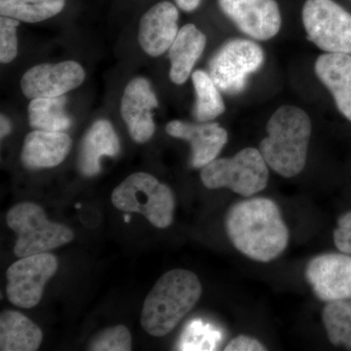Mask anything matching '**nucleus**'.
<instances>
[{"label":"nucleus","mask_w":351,"mask_h":351,"mask_svg":"<svg viewBox=\"0 0 351 351\" xmlns=\"http://www.w3.org/2000/svg\"><path fill=\"white\" fill-rule=\"evenodd\" d=\"M226 228L233 246L257 262L276 260L288 246L287 226L279 207L269 198L235 203L226 215Z\"/></svg>","instance_id":"obj_1"},{"label":"nucleus","mask_w":351,"mask_h":351,"mask_svg":"<svg viewBox=\"0 0 351 351\" xmlns=\"http://www.w3.org/2000/svg\"><path fill=\"white\" fill-rule=\"evenodd\" d=\"M202 294L198 277L188 269H172L154 284L145 298L141 324L151 336L169 334L193 311Z\"/></svg>","instance_id":"obj_2"},{"label":"nucleus","mask_w":351,"mask_h":351,"mask_svg":"<svg viewBox=\"0 0 351 351\" xmlns=\"http://www.w3.org/2000/svg\"><path fill=\"white\" fill-rule=\"evenodd\" d=\"M267 132L260 152L269 167L284 178L299 175L306 167L311 135L307 113L294 106H282L270 117Z\"/></svg>","instance_id":"obj_3"},{"label":"nucleus","mask_w":351,"mask_h":351,"mask_svg":"<svg viewBox=\"0 0 351 351\" xmlns=\"http://www.w3.org/2000/svg\"><path fill=\"white\" fill-rule=\"evenodd\" d=\"M112 202L120 211L138 213L157 228H166L174 219L172 189L147 173H134L112 191Z\"/></svg>","instance_id":"obj_4"},{"label":"nucleus","mask_w":351,"mask_h":351,"mask_svg":"<svg viewBox=\"0 0 351 351\" xmlns=\"http://www.w3.org/2000/svg\"><path fill=\"white\" fill-rule=\"evenodd\" d=\"M6 223L17 233L14 254L18 258L47 253L75 239L71 228L50 221L43 207L36 203L22 202L11 208Z\"/></svg>","instance_id":"obj_5"},{"label":"nucleus","mask_w":351,"mask_h":351,"mask_svg":"<svg viewBox=\"0 0 351 351\" xmlns=\"http://www.w3.org/2000/svg\"><path fill=\"white\" fill-rule=\"evenodd\" d=\"M201 181L207 189H230L250 197L269 182V165L260 149L247 147L230 158L215 159L201 170Z\"/></svg>","instance_id":"obj_6"},{"label":"nucleus","mask_w":351,"mask_h":351,"mask_svg":"<svg viewBox=\"0 0 351 351\" xmlns=\"http://www.w3.org/2000/svg\"><path fill=\"white\" fill-rule=\"evenodd\" d=\"M265 62V53L250 39L235 38L223 44L210 61L209 75L221 92L239 95L246 88L248 77Z\"/></svg>","instance_id":"obj_7"},{"label":"nucleus","mask_w":351,"mask_h":351,"mask_svg":"<svg viewBox=\"0 0 351 351\" xmlns=\"http://www.w3.org/2000/svg\"><path fill=\"white\" fill-rule=\"evenodd\" d=\"M302 23L307 38L326 53L351 54V14L332 0H306Z\"/></svg>","instance_id":"obj_8"},{"label":"nucleus","mask_w":351,"mask_h":351,"mask_svg":"<svg viewBox=\"0 0 351 351\" xmlns=\"http://www.w3.org/2000/svg\"><path fill=\"white\" fill-rule=\"evenodd\" d=\"M58 265L57 258L48 252L20 258L12 263L6 271V294L11 304L22 308L38 306Z\"/></svg>","instance_id":"obj_9"},{"label":"nucleus","mask_w":351,"mask_h":351,"mask_svg":"<svg viewBox=\"0 0 351 351\" xmlns=\"http://www.w3.org/2000/svg\"><path fill=\"white\" fill-rule=\"evenodd\" d=\"M306 278L321 301L351 300V255L328 253L316 256L307 263Z\"/></svg>","instance_id":"obj_10"},{"label":"nucleus","mask_w":351,"mask_h":351,"mask_svg":"<svg viewBox=\"0 0 351 351\" xmlns=\"http://www.w3.org/2000/svg\"><path fill=\"white\" fill-rule=\"evenodd\" d=\"M219 5L240 31L256 40H269L280 31L282 18L276 0H219Z\"/></svg>","instance_id":"obj_11"},{"label":"nucleus","mask_w":351,"mask_h":351,"mask_svg":"<svg viewBox=\"0 0 351 351\" xmlns=\"http://www.w3.org/2000/svg\"><path fill=\"white\" fill-rule=\"evenodd\" d=\"M84 69L73 61L41 64L23 75L21 89L29 99L64 96L84 82Z\"/></svg>","instance_id":"obj_12"},{"label":"nucleus","mask_w":351,"mask_h":351,"mask_svg":"<svg viewBox=\"0 0 351 351\" xmlns=\"http://www.w3.org/2000/svg\"><path fill=\"white\" fill-rule=\"evenodd\" d=\"M158 101L151 83L145 78H134L127 85L121 99L120 112L132 138L138 144L147 143L154 136L156 124L154 110Z\"/></svg>","instance_id":"obj_13"},{"label":"nucleus","mask_w":351,"mask_h":351,"mask_svg":"<svg viewBox=\"0 0 351 351\" xmlns=\"http://www.w3.org/2000/svg\"><path fill=\"white\" fill-rule=\"evenodd\" d=\"M166 132L171 137L188 141L191 166L201 169L217 158L228 140L226 129L215 122L195 124L174 120L167 124Z\"/></svg>","instance_id":"obj_14"},{"label":"nucleus","mask_w":351,"mask_h":351,"mask_svg":"<svg viewBox=\"0 0 351 351\" xmlns=\"http://www.w3.org/2000/svg\"><path fill=\"white\" fill-rule=\"evenodd\" d=\"M179 11L169 1L159 2L143 16L138 27V43L152 57L170 49L179 32Z\"/></svg>","instance_id":"obj_15"},{"label":"nucleus","mask_w":351,"mask_h":351,"mask_svg":"<svg viewBox=\"0 0 351 351\" xmlns=\"http://www.w3.org/2000/svg\"><path fill=\"white\" fill-rule=\"evenodd\" d=\"M73 141L64 132L34 130L25 138L21 160L27 169L60 165L71 152Z\"/></svg>","instance_id":"obj_16"},{"label":"nucleus","mask_w":351,"mask_h":351,"mask_svg":"<svg viewBox=\"0 0 351 351\" xmlns=\"http://www.w3.org/2000/svg\"><path fill=\"white\" fill-rule=\"evenodd\" d=\"M315 73L331 92L339 112L351 122V54L321 55L315 63Z\"/></svg>","instance_id":"obj_17"},{"label":"nucleus","mask_w":351,"mask_h":351,"mask_svg":"<svg viewBox=\"0 0 351 351\" xmlns=\"http://www.w3.org/2000/svg\"><path fill=\"white\" fill-rule=\"evenodd\" d=\"M119 152V136L112 123L108 120H98L83 138L78 157L80 172L86 177H93L101 171V157H114Z\"/></svg>","instance_id":"obj_18"},{"label":"nucleus","mask_w":351,"mask_h":351,"mask_svg":"<svg viewBox=\"0 0 351 351\" xmlns=\"http://www.w3.org/2000/svg\"><path fill=\"white\" fill-rule=\"evenodd\" d=\"M206 43V36L195 25H186L180 29L169 49L172 82L181 85L189 80Z\"/></svg>","instance_id":"obj_19"},{"label":"nucleus","mask_w":351,"mask_h":351,"mask_svg":"<svg viewBox=\"0 0 351 351\" xmlns=\"http://www.w3.org/2000/svg\"><path fill=\"white\" fill-rule=\"evenodd\" d=\"M43 339L40 328L24 314L5 311L0 315V350H38Z\"/></svg>","instance_id":"obj_20"},{"label":"nucleus","mask_w":351,"mask_h":351,"mask_svg":"<svg viewBox=\"0 0 351 351\" xmlns=\"http://www.w3.org/2000/svg\"><path fill=\"white\" fill-rule=\"evenodd\" d=\"M64 96L32 99L27 108L29 125L36 130L64 132L71 125Z\"/></svg>","instance_id":"obj_21"},{"label":"nucleus","mask_w":351,"mask_h":351,"mask_svg":"<svg viewBox=\"0 0 351 351\" xmlns=\"http://www.w3.org/2000/svg\"><path fill=\"white\" fill-rule=\"evenodd\" d=\"M196 94L193 115L198 122H209L225 112L226 107L221 90L215 84L209 73L195 71L191 75Z\"/></svg>","instance_id":"obj_22"},{"label":"nucleus","mask_w":351,"mask_h":351,"mask_svg":"<svg viewBox=\"0 0 351 351\" xmlns=\"http://www.w3.org/2000/svg\"><path fill=\"white\" fill-rule=\"evenodd\" d=\"M66 0H0L1 16L25 23L43 22L63 10Z\"/></svg>","instance_id":"obj_23"},{"label":"nucleus","mask_w":351,"mask_h":351,"mask_svg":"<svg viewBox=\"0 0 351 351\" xmlns=\"http://www.w3.org/2000/svg\"><path fill=\"white\" fill-rule=\"evenodd\" d=\"M322 321L330 343L351 350V300L327 302Z\"/></svg>","instance_id":"obj_24"},{"label":"nucleus","mask_w":351,"mask_h":351,"mask_svg":"<svg viewBox=\"0 0 351 351\" xmlns=\"http://www.w3.org/2000/svg\"><path fill=\"white\" fill-rule=\"evenodd\" d=\"M132 350L130 332L123 325H117L99 332L90 341L88 350L129 351Z\"/></svg>","instance_id":"obj_25"},{"label":"nucleus","mask_w":351,"mask_h":351,"mask_svg":"<svg viewBox=\"0 0 351 351\" xmlns=\"http://www.w3.org/2000/svg\"><path fill=\"white\" fill-rule=\"evenodd\" d=\"M20 21L1 16L0 18V61L11 63L18 54L17 27Z\"/></svg>","instance_id":"obj_26"},{"label":"nucleus","mask_w":351,"mask_h":351,"mask_svg":"<svg viewBox=\"0 0 351 351\" xmlns=\"http://www.w3.org/2000/svg\"><path fill=\"white\" fill-rule=\"evenodd\" d=\"M334 242L341 253L351 255V211L341 217L334 232Z\"/></svg>","instance_id":"obj_27"},{"label":"nucleus","mask_w":351,"mask_h":351,"mask_svg":"<svg viewBox=\"0 0 351 351\" xmlns=\"http://www.w3.org/2000/svg\"><path fill=\"white\" fill-rule=\"evenodd\" d=\"M226 351H263L267 350L258 339L248 336H239L232 339L226 346Z\"/></svg>","instance_id":"obj_28"},{"label":"nucleus","mask_w":351,"mask_h":351,"mask_svg":"<svg viewBox=\"0 0 351 351\" xmlns=\"http://www.w3.org/2000/svg\"><path fill=\"white\" fill-rule=\"evenodd\" d=\"M175 2L182 11L191 12V11H195L196 8H198V6L200 5L201 0H175Z\"/></svg>","instance_id":"obj_29"},{"label":"nucleus","mask_w":351,"mask_h":351,"mask_svg":"<svg viewBox=\"0 0 351 351\" xmlns=\"http://www.w3.org/2000/svg\"><path fill=\"white\" fill-rule=\"evenodd\" d=\"M1 138H3L10 134L12 130V126H11L10 121L7 119L5 115L1 114Z\"/></svg>","instance_id":"obj_30"}]
</instances>
